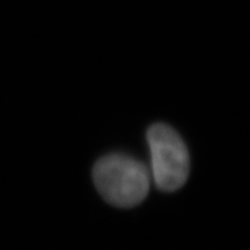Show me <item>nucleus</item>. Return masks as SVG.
<instances>
[{
  "label": "nucleus",
  "mask_w": 250,
  "mask_h": 250,
  "mask_svg": "<svg viewBox=\"0 0 250 250\" xmlns=\"http://www.w3.org/2000/svg\"><path fill=\"white\" fill-rule=\"evenodd\" d=\"M93 181L106 202L130 208L143 202L149 191L151 175L143 162L122 155L104 156L93 167Z\"/></svg>",
  "instance_id": "1"
},
{
  "label": "nucleus",
  "mask_w": 250,
  "mask_h": 250,
  "mask_svg": "<svg viewBox=\"0 0 250 250\" xmlns=\"http://www.w3.org/2000/svg\"><path fill=\"white\" fill-rule=\"evenodd\" d=\"M151 151L152 178L158 189L175 191L185 184L190 170L189 152L184 141L171 126L158 123L147 133Z\"/></svg>",
  "instance_id": "2"
}]
</instances>
